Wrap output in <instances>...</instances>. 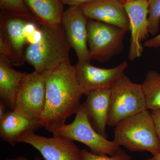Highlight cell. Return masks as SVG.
Returning a JSON list of instances; mask_svg holds the SVG:
<instances>
[{
  "label": "cell",
  "instance_id": "cell-1",
  "mask_svg": "<svg viewBox=\"0 0 160 160\" xmlns=\"http://www.w3.org/2000/svg\"><path fill=\"white\" fill-rule=\"evenodd\" d=\"M46 86V104L40 122L47 131L53 133L65 125L76 113L82 92L77 75L75 66L64 63L42 72Z\"/></svg>",
  "mask_w": 160,
  "mask_h": 160
},
{
  "label": "cell",
  "instance_id": "cell-2",
  "mask_svg": "<svg viewBox=\"0 0 160 160\" xmlns=\"http://www.w3.org/2000/svg\"><path fill=\"white\" fill-rule=\"evenodd\" d=\"M42 36L39 41L28 45L25 52V61L42 72L70 62L71 49L62 23L51 26L42 25Z\"/></svg>",
  "mask_w": 160,
  "mask_h": 160
},
{
  "label": "cell",
  "instance_id": "cell-3",
  "mask_svg": "<svg viewBox=\"0 0 160 160\" xmlns=\"http://www.w3.org/2000/svg\"><path fill=\"white\" fill-rule=\"evenodd\" d=\"M113 141L130 151L160 152V141L148 109L122 120L115 126Z\"/></svg>",
  "mask_w": 160,
  "mask_h": 160
},
{
  "label": "cell",
  "instance_id": "cell-4",
  "mask_svg": "<svg viewBox=\"0 0 160 160\" xmlns=\"http://www.w3.org/2000/svg\"><path fill=\"white\" fill-rule=\"evenodd\" d=\"M146 109L142 85L132 82L124 73L111 89L108 126L115 127L122 120Z\"/></svg>",
  "mask_w": 160,
  "mask_h": 160
},
{
  "label": "cell",
  "instance_id": "cell-5",
  "mask_svg": "<svg viewBox=\"0 0 160 160\" xmlns=\"http://www.w3.org/2000/svg\"><path fill=\"white\" fill-rule=\"evenodd\" d=\"M37 18L34 15L22 17L1 11L0 55L12 66H22L26 62L25 52L28 44L25 28L29 21Z\"/></svg>",
  "mask_w": 160,
  "mask_h": 160
},
{
  "label": "cell",
  "instance_id": "cell-6",
  "mask_svg": "<svg viewBox=\"0 0 160 160\" xmlns=\"http://www.w3.org/2000/svg\"><path fill=\"white\" fill-rule=\"evenodd\" d=\"M52 134L82 143L96 154L111 156L120 149V146L114 141H109L95 130L88 119L82 104L80 105L76 113L74 121L61 126Z\"/></svg>",
  "mask_w": 160,
  "mask_h": 160
},
{
  "label": "cell",
  "instance_id": "cell-7",
  "mask_svg": "<svg viewBox=\"0 0 160 160\" xmlns=\"http://www.w3.org/2000/svg\"><path fill=\"white\" fill-rule=\"evenodd\" d=\"M87 43L91 60L104 63L124 49L127 32L117 26L95 20L87 21Z\"/></svg>",
  "mask_w": 160,
  "mask_h": 160
},
{
  "label": "cell",
  "instance_id": "cell-8",
  "mask_svg": "<svg viewBox=\"0 0 160 160\" xmlns=\"http://www.w3.org/2000/svg\"><path fill=\"white\" fill-rule=\"evenodd\" d=\"M46 86L42 73L35 71L24 75L13 110L31 118L40 119L46 104Z\"/></svg>",
  "mask_w": 160,
  "mask_h": 160
},
{
  "label": "cell",
  "instance_id": "cell-9",
  "mask_svg": "<svg viewBox=\"0 0 160 160\" xmlns=\"http://www.w3.org/2000/svg\"><path fill=\"white\" fill-rule=\"evenodd\" d=\"M18 142L31 145L45 160H82L81 150L73 141L64 138H47L28 132L20 136Z\"/></svg>",
  "mask_w": 160,
  "mask_h": 160
},
{
  "label": "cell",
  "instance_id": "cell-10",
  "mask_svg": "<svg viewBox=\"0 0 160 160\" xmlns=\"http://www.w3.org/2000/svg\"><path fill=\"white\" fill-rule=\"evenodd\" d=\"M125 61L113 68L103 69L91 65L90 62H78L75 65L78 79L83 95L101 89H111L124 73L128 66Z\"/></svg>",
  "mask_w": 160,
  "mask_h": 160
},
{
  "label": "cell",
  "instance_id": "cell-11",
  "mask_svg": "<svg viewBox=\"0 0 160 160\" xmlns=\"http://www.w3.org/2000/svg\"><path fill=\"white\" fill-rule=\"evenodd\" d=\"M87 21L79 6H70L64 10L62 24L79 62H91L87 43Z\"/></svg>",
  "mask_w": 160,
  "mask_h": 160
},
{
  "label": "cell",
  "instance_id": "cell-12",
  "mask_svg": "<svg viewBox=\"0 0 160 160\" xmlns=\"http://www.w3.org/2000/svg\"><path fill=\"white\" fill-rule=\"evenodd\" d=\"M124 5L131 32L128 58L133 61L142 55L144 49L142 43L149 36L148 2L147 0H135Z\"/></svg>",
  "mask_w": 160,
  "mask_h": 160
},
{
  "label": "cell",
  "instance_id": "cell-13",
  "mask_svg": "<svg viewBox=\"0 0 160 160\" xmlns=\"http://www.w3.org/2000/svg\"><path fill=\"white\" fill-rule=\"evenodd\" d=\"M88 19L117 26L128 32L129 19L124 4L119 0H95L79 6Z\"/></svg>",
  "mask_w": 160,
  "mask_h": 160
},
{
  "label": "cell",
  "instance_id": "cell-14",
  "mask_svg": "<svg viewBox=\"0 0 160 160\" xmlns=\"http://www.w3.org/2000/svg\"><path fill=\"white\" fill-rule=\"evenodd\" d=\"M111 89H101L90 92L82 103L89 122L97 132L107 138L110 107Z\"/></svg>",
  "mask_w": 160,
  "mask_h": 160
},
{
  "label": "cell",
  "instance_id": "cell-15",
  "mask_svg": "<svg viewBox=\"0 0 160 160\" xmlns=\"http://www.w3.org/2000/svg\"><path fill=\"white\" fill-rule=\"evenodd\" d=\"M42 127L40 119L31 118L12 110L0 121V137L10 146H14L18 143L20 136L28 132H35Z\"/></svg>",
  "mask_w": 160,
  "mask_h": 160
},
{
  "label": "cell",
  "instance_id": "cell-16",
  "mask_svg": "<svg viewBox=\"0 0 160 160\" xmlns=\"http://www.w3.org/2000/svg\"><path fill=\"white\" fill-rule=\"evenodd\" d=\"M26 73L18 71L7 59L0 55V98L13 110L21 82Z\"/></svg>",
  "mask_w": 160,
  "mask_h": 160
},
{
  "label": "cell",
  "instance_id": "cell-17",
  "mask_svg": "<svg viewBox=\"0 0 160 160\" xmlns=\"http://www.w3.org/2000/svg\"><path fill=\"white\" fill-rule=\"evenodd\" d=\"M42 24L54 26L62 23L64 5L61 0H24Z\"/></svg>",
  "mask_w": 160,
  "mask_h": 160
},
{
  "label": "cell",
  "instance_id": "cell-18",
  "mask_svg": "<svg viewBox=\"0 0 160 160\" xmlns=\"http://www.w3.org/2000/svg\"><path fill=\"white\" fill-rule=\"evenodd\" d=\"M142 85L146 99V109L160 110V73L153 70L148 71Z\"/></svg>",
  "mask_w": 160,
  "mask_h": 160
},
{
  "label": "cell",
  "instance_id": "cell-19",
  "mask_svg": "<svg viewBox=\"0 0 160 160\" xmlns=\"http://www.w3.org/2000/svg\"><path fill=\"white\" fill-rule=\"evenodd\" d=\"M1 11L22 17L33 15L24 0H0Z\"/></svg>",
  "mask_w": 160,
  "mask_h": 160
},
{
  "label": "cell",
  "instance_id": "cell-20",
  "mask_svg": "<svg viewBox=\"0 0 160 160\" xmlns=\"http://www.w3.org/2000/svg\"><path fill=\"white\" fill-rule=\"evenodd\" d=\"M148 5L149 33L154 35L159 29L160 0H147Z\"/></svg>",
  "mask_w": 160,
  "mask_h": 160
},
{
  "label": "cell",
  "instance_id": "cell-21",
  "mask_svg": "<svg viewBox=\"0 0 160 160\" xmlns=\"http://www.w3.org/2000/svg\"><path fill=\"white\" fill-rule=\"evenodd\" d=\"M81 152L82 160H132L131 157L121 148L111 156L94 154L86 149H82Z\"/></svg>",
  "mask_w": 160,
  "mask_h": 160
},
{
  "label": "cell",
  "instance_id": "cell-22",
  "mask_svg": "<svg viewBox=\"0 0 160 160\" xmlns=\"http://www.w3.org/2000/svg\"><path fill=\"white\" fill-rule=\"evenodd\" d=\"M144 46L146 48H157L160 47V34L145 41Z\"/></svg>",
  "mask_w": 160,
  "mask_h": 160
},
{
  "label": "cell",
  "instance_id": "cell-23",
  "mask_svg": "<svg viewBox=\"0 0 160 160\" xmlns=\"http://www.w3.org/2000/svg\"><path fill=\"white\" fill-rule=\"evenodd\" d=\"M151 113L154 121L157 133L160 141V109L152 110Z\"/></svg>",
  "mask_w": 160,
  "mask_h": 160
},
{
  "label": "cell",
  "instance_id": "cell-24",
  "mask_svg": "<svg viewBox=\"0 0 160 160\" xmlns=\"http://www.w3.org/2000/svg\"><path fill=\"white\" fill-rule=\"evenodd\" d=\"M64 6L67 5L70 6H80L87 4L95 0H61Z\"/></svg>",
  "mask_w": 160,
  "mask_h": 160
},
{
  "label": "cell",
  "instance_id": "cell-25",
  "mask_svg": "<svg viewBox=\"0 0 160 160\" xmlns=\"http://www.w3.org/2000/svg\"><path fill=\"white\" fill-rule=\"evenodd\" d=\"M7 105L2 100H0V121L2 120L8 112Z\"/></svg>",
  "mask_w": 160,
  "mask_h": 160
},
{
  "label": "cell",
  "instance_id": "cell-26",
  "mask_svg": "<svg viewBox=\"0 0 160 160\" xmlns=\"http://www.w3.org/2000/svg\"><path fill=\"white\" fill-rule=\"evenodd\" d=\"M15 158L16 160H29L28 158L24 156H19L17 158ZM42 160V159L39 157H36L33 160Z\"/></svg>",
  "mask_w": 160,
  "mask_h": 160
},
{
  "label": "cell",
  "instance_id": "cell-27",
  "mask_svg": "<svg viewBox=\"0 0 160 160\" xmlns=\"http://www.w3.org/2000/svg\"><path fill=\"white\" fill-rule=\"evenodd\" d=\"M146 160H160V152L157 154L152 156V157L148 158Z\"/></svg>",
  "mask_w": 160,
  "mask_h": 160
},
{
  "label": "cell",
  "instance_id": "cell-28",
  "mask_svg": "<svg viewBox=\"0 0 160 160\" xmlns=\"http://www.w3.org/2000/svg\"><path fill=\"white\" fill-rule=\"evenodd\" d=\"M119 1L122 2L123 4H125V3L128 2H131V1H135V0H119Z\"/></svg>",
  "mask_w": 160,
  "mask_h": 160
},
{
  "label": "cell",
  "instance_id": "cell-29",
  "mask_svg": "<svg viewBox=\"0 0 160 160\" xmlns=\"http://www.w3.org/2000/svg\"><path fill=\"white\" fill-rule=\"evenodd\" d=\"M16 160V158H9L6 159L5 160Z\"/></svg>",
  "mask_w": 160,
  "mask_h": 160
}]
</instances>
